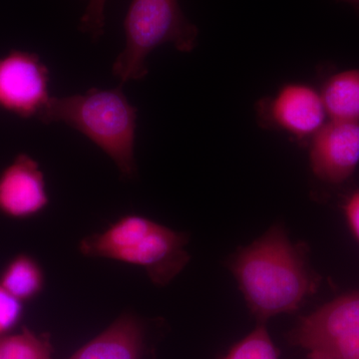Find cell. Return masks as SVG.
Returning a JSON list of instances; mask_svg holds the SVG:
<instances>
[{
	"label": "cell",
	"mask_w": 359,
	"mask_h": 359,
	"mask_svg": "<svg viewBox=\"0 0 359 359\" xmlns=\"http://www.w3.org/2000/svg\"><path fill=\"white\" fill-rule=\"evenodd\" d=\"M229 264L259 323L297 311L320 283L304 247L290 242L282 224L238 250Z\"/></svg>",
	"instance_id": "1"
},
{
	"label": "cell",
	"mask_w": 359,
	"mask_h": 359,
	"mask_svg": "<svg viewBox=\"0 0 359 359\" xmlns=\"http://www.w3.org/2000/svg\"><path fill=\"white\" fill-rule=\"evenodd\" d=\"M39 119L44 124L62 122L77 130L109 156L122 175L130 178L136 174L137 109L129 102L122 85L51 97Z\"/></svg>",
	"instance_id": "2"
},
{
	"label": "cell",
	"mask_w": 359,
	"mask_h": 359,
	"mask_svg": "<svg viewBox=\"0 0 359 359\" xmlns=\"http://www.w3.org/2000/svg\"><path fill=\"white\" fill-rule=\"evenodd\" d=\"M124 32L126 44L112 67L113 75L121 85L147 76L146 59L157 47L170 43L177 50L191 52L197 46L199 35L178 0H132Z\"/></svg>",
	"instance_id": "3"
},
{
	"label": "cell",
	"mask_w": 359,
	"mask_h": 359,
	"mask_svg": "<svg viewBox=\"0 0 359 359\" xmlns=\"http://www.w3.org/2000/svg\"><path fill=\"white\" fill-rule=\"evenodd\" d=\"M289 341L334 359H359V290L302 318Z\"/></svg>",
	"instance_id": "4"
},
{
	"label": "cell",
	"mask_w": 359,
	"mask_h": 359,
	"mask_svg": "<svg viewBox=\"0 0 359 359\" xmlns=\"http://www.w3.org/2000/svg\"><path fill=\"white\" fill-rule=\"evenodd\" d=\"M49 70L37 54L13 50L0 57V109L39 117L49 95Z\"/></svg>",
	"instance_id": "5"
},
{
	"label": "cell",
	"mask_w": 359,
	"mask_h": 359,
	"mask_svg": "<svg viewBox=\"0 0 359 359\" xmlns=\"http://www.w3.org/2000/svg\"><path fill=\"white\" fill-rule=\"evenodd\" d=\"M188 238L151 219L140 235L112 259L141 266L155 285H168L183 271L190 261L185 247Z\"/></svg>",
	"instance_id": "6"
},
{
	"label": "cell",
	"mask_w": 359,
	"mask_h": 359,
	"mask_svg": "<svg viewBox=\"0 0 359 359\" xmlns=\"http://www.w3.org/2000/svg\"><path fill=\"white\" fill-rule=\"evenodd\" d=\"M257 115L264 126L280 130L306 141L318 133L327 117L320 92L306 83H287L275 95L257 106Z\"/></svg>",
	"instance_id": "7"
},
{
	"label": "cell",
	"mask_w": 359,
	"mask_h": 359,
	"mask_svg": "<svg viewBox=\"0 0 359 359\" xmlns=\"http://www.w3.org/2000/svg\"><path fill=\"white\" fill-rule=\"evenodd\" d=\"M311 171L328 184L346 182L359 164V123H325L309 144Z\"/></svg>",
	"instance_id": "8"
},
{
	"label": "cell",
	"mask_w": 359,
	"mask_h": 359,
	"mask_svg": "<svg viewBox=\"0 0 359 359\" xmlns=\"http://www.w3.org/2000/svg\"><path fill=\"white\" fill-rule=\"evenodd\" d=\"M49 204L43 172L39 163L20 154L0 174V212L9 218H32Z\"/></svg>",
	"instance_id": "9"
},
{
	"label": "cell",
	"mask_w": 359,
	"mask_h": 359,
	"mask_svg": "<svg viewBox=\"0 0 359 359\" xmlns=\"http://www.w3.org/2000/svg\"><path fill=\"white\" fill-rule=\"evenodd\" d=\"M144 330L133 314L124 313L69 359H141Z\"/></svg>",
	"instance_id": "10"
},
{
	"label": "cell",
	"mask_w": 359,
	"mask_h": 359,
	"mask_svg": "<svg viewBox=\"0 0 359 359\" xmlns=\"http://www.w3.org/2000/svg\"><path fill=\"white\" fill-rule=\"evenodd\" d=\"M320 92L330 121L359 123V69L332 75Z\"/></svg>",
	"instance_id": "11"
},
{
	"label": "cell",
	"mask_w": 359,
	"mask_h": 359,
	"mask_svg": "<svg viewBox=\"0 0 359 359\" xmlns=\"http://www.w3.org/2000/svg\"><path fill=\"white\" fill-rule=\"evenodd\" d=\"M0 285L20 302L30 301L43 290V271L32 256L18 255L2 271Z\"/></svg>",
	"instance_id": "12"
},
{
	"label": "cell",
	"mask_w": 359,
	"mask_h": 359,
	"mask_svg": "<svg viewBox=\"0 0 359 359\" xmlns=\"http://www.w3.org/2000/svg\"><path fill=\"white\" fill-rule=\"evenodd\" d=\"M52 344L47 334L28 328L0 337V359H52Z\"/></svg>",
	"instance_id": "13"
},
{
	"label": "cell",
	"mask_w": 359,
	"mask_h": 359,
	"mask_svg": "<svg viewBox=\"0 0 359 359\" xmlns=\"http://www.w3.org/2000/svg\"><path fill=\"white\" fill-rule=\"evenodd\" d=\"M223 359H280V353L264 323L237 342Z\"/></svg>",
	"instance_id": "14"
},
{
	"label": "cell",
	"mask_w": 359,
	"mask_h": 359,
	"mask_svg": "<svg viewBox=\"0 0 359 359\" xmlns=\"http://www.w3.org/2000/svg\"><path fill=\"white\" fill-rule=\"evenodd\" d=\"M22 302L0 285V337L13 330L22 316Z\"/></svg>",
	"instance_id": "15"
},
{
	"label": "cell",
	"mask_w": 359,
	"mask_h": 359,
	"mask_svg": "<svg viewBox=\"0 0 359 359\" xmlns=\"http://www.w3.org/2000/svg\"><path fill=\"white\" fill-rule=\"evenodd\" d=\"M106 0H88L86 11L80 20V29L93 39H99L105 26Z\"/></svg>",
	"instance_id": "16"
},
{
	"label": "cell",
	"mask_w": 359,
	"mask_h": 359,
	"mask_svg": "<svg viewBox=\"0 0 359 359\" xmlns=\"http://www.w3.org/2000/svg\"><path fill=\"white\" fill-rule=\"evenodd\" d=\"M344 211L349 228L359 241V191L347 198L344 205Z\"/></svg>",
	"instance_id": "17"
},
{
	"label": "cell",
	"mask_w": 359,
	"mask_h": 359,
	"mask_svg": "<svg viewBox=\"0 0 359 359\" xmlns=\"http://www.w3.org/2000/svg\"><path fill=\"white\" fill-rule=\"evenodd\" d=\"M308 359H334L327 354L318 353V351H309Z\"/></svg>",
	"instance_id": "18"
},
{
	"label": "cell",
	"mask_w": 359,
	"mask_h": 359,
	"mask_svg": "<svg viewBox=\"0 0 359 359\" xmlns=\"http://www.w3.org/2000/svg\"><path fill=\"white\" fill-rule=\"evenodd\" d=\"M339 1L346 2V4H351V6L359 9V0H339Z\"/></svg>",
	"instance_id": "19"
}]
</instances>
